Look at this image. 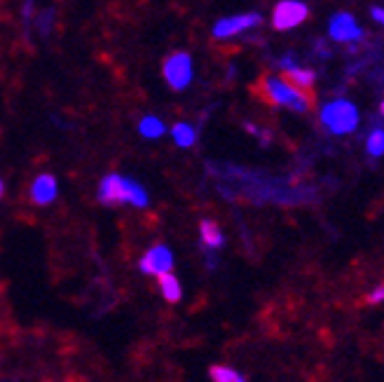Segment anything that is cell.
<instances>
[{
    "instance_id": "cell-1",
    "label": "cell",
    "mask_w": 384,
    "mask_h": 382,
    "mask_svg": "<svg viewBox=\"0 0 384 382\" xmlns=\"http://www.w3.org/2000/svg\"><path fill=\"white\" fill-rule=\"evenodd\" d=\"M256 94L268 101L270 106H281L288 110H295V113H307L314 106V96L305 94L298 87L288 83L283 78H274V76H263L256 85Z\"/></svg>"
},
{
    "instance_id": "cell-2",
    "label": "cell",
    "mask_w": 384,
    "mask_h": 382,
    "mask_svg": "<svg viewBox=\"0 0 384 382\" xmlns=\"http://www.w3.org/2000/svg\"><path fill=\"white\" fill-rule=\"evenodd\" d=\"M98 202L106 207L113 205H134V207H148V195L141 183L125 178L120 174H108L98 186Z\"/></svg>"
},
{
    "instance_id": "cell-3",
    "label": "cell",
    "mask_w": 384,
    "mask_h": 382,
    "mask_svg": "<svg viewBox=\"0 0 384 382\" xmlns=\"http://www.w3.org/2000/svg\"><path fill=\"white\" fill-rule=\"evenodd\" d=\"M321 122L331 134H349L358 125V110L349 101H333L321 110Z\"/></svg>"
},
{
    "instance_id": "cell-4",
    "label": "cell",
    "mask_w": 384,
    "mask_h": 382,
    "mask_svg": "<svg viewBox=\"0 0 384 382\" xmlns=\"http://www.w3.org/2000/svg\"><path fill=\"white\" fill-rule=\"evenodd\" d=\"M162 71L171 89L181 92L192 83V57L188 52H173L164 59Z\"/></svg>"
},
{
    "instance_id": "cell-5",
    "label": "cell",
    "mask_w": 384,
    "mask_h": 382,
    "mask_svg": "<svg viewBox=\"0 0 384 382\" xmlns=\"http://www.w3.org/2000/svg\"><path fill=\"white\" fill-rule=\"evenodd\" d=\"M307 15H309V10L305 3H298V0H281L274 8L272 24H274L277 31H288L305 21Z\"/></svg>"
},
{
    "instance_id": "cell-6",
    "label": "cell",
    "mask_w": 384,
    "mask_h": 382,
    "mask_svg": "<svg viewBox=\"0 0 384 382\" xmlns=\"http://www.w3.org/2000/svg\"><path fill=\"white\" fill-rule=\"evenodd\" d=\"M173 268V254L166 246H152L148 254L141 258V270H143L146 275H162V272H171Z\"/></svg>"
},
{
    "instance_id": "cell-7",
    "label": "cell",
    "mask_w": 384,
    "mask_h": 382,
    "mask_svg": "<svg viewBox=\"0 0 384 382\" xmlns=\"http://www.w3.org/2000/svg\"><path fill=\"white\" fill-rule=\"evenodd\" d=\"M260 24V15H237V17H227V19H220L213 26V35L216 38H232V35L241 33V31H249Z\"/></svg>"
},
{
    "instance_id": "cell-8",
    "label": "cell",
    "mask_w": 384,
    "mask_h": 382,
    "mask_svg": "<svg viewBox=\"0 0 384 382\" xmlns=\"http://www.w3.org/2000/svg\"><path fill=\"white\" fill-rule=\"evenodd\" d=\"M331 38L333 40H340V42H347V40H358L363 35V31L356 26L354 17L347 15V12H340L331 19Z\"/></svg>"
},
{
    "instance_id": "cell-9",
    "label": "cell",
    "mask_w": 384,
    "mask_h": 382,
    "mask_svg": "<svg viewBox=\"0 0 384 382\" xmlns=\"http://www.w3.org/2000/svg\"><path fill=\"white\" fill-rule=\"evenodd\" d=\"M57 193H59L57 178L49 176V174H40L33 181V186H30V197H33V202L40 207L52 205V202L57 200Z\"/></svg>"
},
{
    "instance_id": "cell-10",
    "label": "cell",
    "mask_w": 384,
    "mask_h": 382,
    "mask_svg": "<svg viewBox=\"0 0 384 382\" xmlns=\"http://www.w3.org/2000/svg\"><path fill=\"white\" fill-rule=\"evenodd\" d=\"M283 80H288L293 87H298L300 92H305V94L314 96V73L312 71L293 66V69H286V73H283Z\"/></svg>"
},
{
    "instance_id": "cell-11",
    "label": "cell",
    "mask_w": 384,
    "mask_h": 382,
    "mask_svg": "<svg viewBox=\"0 0 384 382\" xmlns=\"http://www.w3.org/2000/svg\"><path fill=\"white\" fill-rule=\"evenodd\" d=\"M157 279H159V291L166 298V303H178L181 300V284H178L176 277L171 272H162L157 275Z\"/></svg>"
},
{
    "instance_id": "cell-12",
    "label": "cell",
    "mask_w": 384,
    "mask_h": 382,
    "mask_svg": "<svg viewBox=\"0 0 384 382\" xmlns=\"http://www.w3.org/2000/svg\"><path fill=\"white\" fill-rule=\"evenodd\" d=\"M200 232H202L204 246H209V249H220L222 242H225V237H222V232L218 230V225L213 220H202Z\"/></svg>"
},
{
    "instance_id": "cell-13",
    "label": "cell",
    "mask_w": 384,
    "mask_h": 382,
    "mask_svg": "<svg viewBox=\"0 0 384 382\" xmlns=\"http://www.w3.org/2000/svg\"><path fill=\"white\" fill-rule=\"evenodd\" d=\"M139 132L143 134L146 139H157V137H162V134H164V125H162V120H159V118L148 115V118L141 120Z\"/></svg>"
},
{
    "instance_id": "cell-14",
    "label": "cell",
    "mask_w": 384,
    "mask_h": 382,
    "mask_svg": "<svg viewBox=\"0 0 384 382\" xmlns=\"http://www.w3.org/2000/svg\"><path fill=\"white\" fill-rule=\"evenodd\" d=\"M171 134H173V141H176L181 148H190L197 141L195 129H192L190 125H183V122H178V125L171 129Z\"/></svg>"
},
{
    "instance_id": "cell-15",
    "label": "cell",
    "mask_w": 384,
    "mask_h": 382,
    "mask_svg": "<svg viewBox=\"0 0 384 382\" xmlns=\"http://www.w3.org/2000/svg\"><path fill=\"white\" fill-rule=\"evenodd\" d=\"M209 375H211V380H216V382H241V380H246L241 373L232 371V368H227V366H211Z\"/></svg>"
},
{
    "instance_id": "cell-16",
    "label": "cell",
    "mask_w": 384,
    "mask_h": 382,
    "mask_svg": "<svg viewBox=\"0 0 384 382\" xmlns=\"http://www.w3.org/2000/svg\"><path fill=\"white\" fill-rule=\"evenodd\" d=\"M365 148H368V153H370V155H375V157L384 155V129H375V132L370 134V139H368V144H365Z\"/></svg>"
},
{
    "instance_id": "cell-17",
    "label": "cell",
    "mask_w": 384,
    "mask_h": 382,
    "mask_svg": "<svg viewBox=\"0 0 384 382\" xmlns=\"http://www.w3.org/2000/svg\"><path fill=\"white\" fill-rule=\"evenodd\" d=\"M382 300H384V284L377 286L375 291L368 295V305H377V303H382Z\"/></svg>"
},
{
    "instance_id": "cell-18",
    "label": "cell",
    "mask_w": 384,
    "mask_h": 382,
    "mask_svg": "<svg viewBox=\"0 0 384 382\" xmlns=\"http://www.w3.org/2000/svg\"><path fill=\"white\" fill-rule=\"evenodd\" d=\"M3 195H5V186H3V181H0V200H3Z\"/></svg>"
},
{
    "instance_id": "cell-19",
    "label": "cell",
    "mask_w": 384,
    "mask_h": 382,
    "mask_svg": "<svg viewBox=\"0 0 384 382\" xmlns=\"http://www.w3.org/2000/svg\"><path fill=\"white\" fill-rule=\"evenodd\" d=\"M380 113L384 115V101H382V108H380Z\"/></svg>"
}]
</instances>
